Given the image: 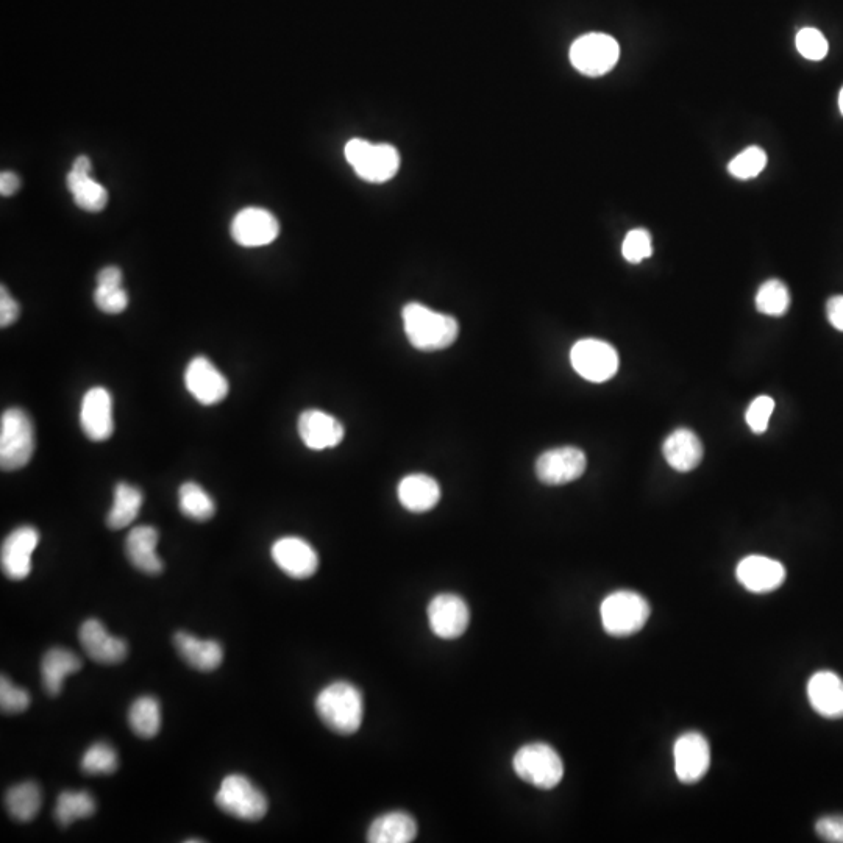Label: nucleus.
Returning a JSON list of instances; mask_svg holds the SVG:
<instances>
[{
	"label": "nucleus",
	"mask_w": 843,
	"mask_h": 843,
	"mask_svg": "<svg viewBox=\"0 0 843 843\" xmlns=\"http://www.w3.org/2000/svg\"><path fill=\"white\" fill-rule=\"evenodd\" d=\"M587 459L577 447L547 450L536 461V477L547 486H562L583 477Z\"/></svg>",
	"instance_id": "obj_10"
},
{
	"label": "nucleus",
	"mask_w": 843,
	"mask_h": 843,
	"mask_svg": "<svg viewBox=\"0 0 843 843\" xmlns=\"http://www.w3.org/2000/svg\"><path fill=\"white\" fill-rule=\"evenodd\" d=\"M158 531L149 525H141L130 531L125 541L127 558L139 572L160 575L163 561L157 553Z\"/></svg>",
	"instance_id": "obj_23"
},
{
	"label": "nucleus",
	"mask_w": 843,
	"mask_h": 843,
	"mask_svg": "<svg viewBox=\"0 0 843 843\" xmlns=\"http://www.w3.org/2000/svg\"><path fill=\"white\" fill-rule=\"evenodd\" d=\"M19 188H21V180L15 172H2V175H0V194L2 196H13Z\"/></svg>",
	"instance_id": "obj_45"
},
{
	"label": "nucleus",
	"mask_w": 843,
	"mask_h": 843,
	"mask_svg": "<svg viewBox=\"0 0 843 843\" xmlns=\"http://www.w3.org/2000/svg\"><path fill=\"white\" fill-rule=\"evenodd\" d=\"M651 253H653L651 235L644 228H634L623 239L622 255L628 263H641L650 258Z\"/></svg>",
	"instance_id": "obj_37"
},
{
	"label": "nucleus",
	"mask_w": 843,
	"mask_h": 843,
	"mask_svg": "<svg viewBox=\"0 0 843 843\" xmlns=\"http://www.w3.org/2000/svg\"><path fill=\"white\" fill-rule=\"evenodd\" d=\"M299 436L310 450L335 449L344 439V427L336 417L321 410H306L300 414Z\"/></svg>",
	"instance_id": "obj_20"
},
{
	"label": "nucleus",
	"mask_w": 843,
	"mask_h": 843,
	"mask_svg": "<svg viewBox=\"0 0 843 843\" xmlns=\"http://www.w3.org/2000/svg\"><path fill=\"white\" fill-rule=\"evenodd\" d=\"M513 769L525 783L545 790L558 786L564 776V764L558 751L542 742L519 748L514 755Z\"/></svg>",
	"instance_id": "obj_6"
},
{
	"label": "nucleus",
	"mask_w": 843,
	"mask_h": 843,
	"mask_svg": "<svg viewBox=\"0 0 843 843\" xmlns=\"http://www.w3.org/2000/svg\"><path fill=\"white\" fill-rule=\"evenodd\" d=\"M619 57V43L605 33H587L570 47L573 68L587 77L608 74L617 65Z\"/></svg>",
	"instance_id": "obj_8"
},
{
	"label": "nucleus",
	"mask_w": 843,
	"mask_h": 843,
	"mask_svg": "<svg viewBox=\"0 0 843 843\" xmlns=\"http://www.w3.org/2000/svg\"><path fill=\"white\" fill-rule=\"evenodd\" d=\"M570 363L584 380L605 383L619 370V355L608 342L581 339L570 350Z\"/></svg>",
	"instance_id": "obj_9"
},
{
	"label": "nucleus",
	"mask_w": 843,
	"mask_h": 843,
	"mask_svg": "<svg viewBox=\"0 0 843 843\" xmlns=\"http://www.w3.org/2000/svg\"><path fill=\"white\" fill-rule=\"evenodd\" d=\"M773 410H775V400L769 395H759L751 402L747 414H745V419H747L748 427L751 428L753 433L762 434L769 428Z\"/></svg>",
	"instance_id": "obj_41"
},
{
	"label": "nucleus",
	"mask_w": 843,
	"mask_h": 843,
	"mask_svg": "<svg viewBox=\"0 0 843 843\" xmlns=\"http://www.w3.org/2000/svg\"><path fill=\"white\" fill-rule=\"evenodd\" d=\"M839 110H840V113H842V116H843V88L840 89V94H839Z\"/></svg>",
	"instance_id": "obj_47"
},
{
	"label": "nucleus",
	"mask_w": 843,
	"mask_h": 843,
	"mask_svg": "<svg viewBox=\"0 0 843 843\" xmlns=\"http://www.w3.org/2000/svg\"><path fill=\"white\" fill-rule=\"evenodd\" d=\"M79 637L86 655L99 664H119L129 653L127 642L108 633L104 623L96 619H89L83 623Z\"/></svg>",
	"instance_id": "obj_19"
},
{
	"label": "nucleus",
	"mask_w": 843,
	"mask_h": 843,
	"mask_svg": "<svg viewBox=\"0 0 843 843\" xmlns=\"http://www.w3.org/2000/svg\"><path fill=\"white\" fill-rule=\"evenodd\" d=\"M402 319L406 338L420 352L447 349L458 338L459 325L455 317L430 310L422 303H408L403 308Z\"/></svg>",
	"instance_id": "obj_1"
},
{
	"label": "nucleus",
	"mask_w": 843,
	"mask_h": 843,
	"mask_svg": "<svg viewBox=\"0 0 843 843\" xmlns=\"http://www.w3.org/2000/svg\"><path fill=\"white\" fill-rule=\"evenodd\" d=\"M217 808L246 822H258L266 815V795L244 775H228L216 794Z\"/></svg>",
	"instance_id": "obj_7"
},
{
	"label": "nucleus",
	"mask_w": 843,
	"mask_h": 843,
	"mask_svg": "<svg viewBox=\"0 0 843 843\" xmlns=\"http://www.w3.org/2000/svg\"><path fill=\"white\" fill-rule=\"evenodd\" d=\"M815 831L825 842L843 843V815H826L817 822Z\"/></svg>",
	"instance_id": "obj_42"
},
{
	"label": "nucleus",
	"mask_w": 843,
	"mask_h": 843,
	"mask_svg": "<svg viewBox=\"0 0 843 843\" xmlns=\"http://www.w3.org/2000/svg\"><path fill=\"white\" fill-rule=\"evenodd\" d=\"M30 706L29 692L15 686L7 676L0 678V709L4 714H21Z\"/></svg>",
	"instance_id": "obj_39"
},
{
	"label": "nucleus",
	"mask_w": 843,
	"mask_h": 843,
	"mask_svg": "<svg viewBox=\"0 0 843 843\" xmlns=\"http://www.w3.org/2000/svg\"><path fill=\"white\" fill-rule=\"evenodd\" d=\"M399 502L410 513H428L441 500L438 481L425 474L406 475L397 488Z\"/></svg>",
	"instance_id": "obj_24"
},
{
	"label": "nucleus",
	"mask_w": 843,
	"mask_h": 843,
	"mask_svg": "<svg viewBox=\"0 0 843 843\" xmlns=\"http://www.w3.org/2000/svg\"><path fill=\"white\" fill-rule=\"evenodd\" d=\"M789 306V289L783 281H765L756 294V308H758L759 313L765 314V316H783L789 310Z\"/></svg>",
	"instance_id": "obj_34"
},
{
	"label": "nucleus",
	"mask_w": 843,
	"mask_h": 843,
	"mask_svg": "<svg viewBox=\"0 0 843 843\" xmlns=\"http://www.w3.org/2000/svg\"><path fill=\"white\" fill-rule=\"evenodd\" d=\"M185 386L189 394L203 406L221 403L227 397L228 380L207 356H196L185 370Z\"/></svg>",
	"instance_id": "obj_12"
},
{
	"label": "nucleus",
	"mask_w": 843,
	"mask_h": 843,
	"mask_svg": "<svg viewBox=\"0 0 843 843\" xmlns=\"http://www.w3.org/2000/svg\"><path fill=\"white\" fill-rule=\"evenodd\" d=\"M19 313H21L19 303L11 297L8 289L2 286L0 288V327L7 328L15 324L18 321Z\"/></svg>",
	"instance_id": "obj_43"
},
{
	"label": "nucleus",
	"mask_w": 843,
	"mask_h": 843,
	"mask_svg": "<svg viewBox=\"0 0 843 843\" xmlns=\"http://www.w3.org/2000/svg\"><path fill=\"white\" fill-rule=\"evenodd\" d=\"M809 703L825 719L843 717V680L834 672H817L808 683Z\"/></svg>",
	"instance_id": "obj_22"
},
{
	"label": "nucleus",
	"mask_w": 843,
	"mask_h": 843,
	"mask_svg": "<svg viewBox=\"0 0 843 843\" xmlns=\"http://www.w3.org/2000/svg\"><path fill=\"white\" fill-rule=\"evenodd\" d=\"M600 616L606 633L614 637L633 636L650 619V605L637 592H612L603 600Z\"/></svg>",
	"instance_id": "obj_5"
},
{
	"label": "nucleus",
	"mask_w": 843,
	"mask_h": 843,
	"mask_svg": "<svg viewBox=\"0 0 843 843\" xmlns=\"http://www.w3.org/2000/svg\"><path fill=\"white\" fill-rule=\"evenodd\" d=\"M97 285H122V272L119 267L108 266L97 275Z\"/></svg>",
	"instance_id": "obj_46"
},
{
	"label": "nucleus",
	"mask_w": 843,
	"mask_h": 843,
	"mask_svg": "<svg viewBox=\"0 0 843 843\" xmlns=\"http://www.w3.org/2000/svg\"><path fill=\"white\" fill-rule=\"evenodd\" d=\"M80 427L91 441L104 442L114 431L113 399L105 388L89 389L80 406Z\"/></svg>",
	"instance_id": "obj_16"
},
{
	"label": "nucleus",
	"mask_w": 843,
	"mask_h": 843,
	"mask_svg": "<svg viewBox=\"0 0 843 843\" xmlns=\"http://www.w3.org/2000/svg\"><path fill=\"white\" fill-rule=\"evenodd\" d=\"M96 812V801L93 795L82 792H61L55 808V819L61 826H69L80 819H88Z\"/></svg>",
	"instance_id": "obj_33"
},
{
	"label": "nucleus",
	"mask_w": 843,
	"mask_h": 843,
	"mask_svg": "<svg viewBox=\"0 0 843 843\" xmlns=\"http://www.w3.org/2000/svg\"><path fill=\"white\" fill-rule=\"evenodd\" d=\"M416 820L406 812H388L375 819L367 831L370 843H410L416 839Z\"/></svg>",
	"instance_id": "obj_28"
},
{
	"label": "nucleus",
	"mask_w": 843,
	"mask_h": 843,
	"mask_svg": "<svg viewBox=\"0 0 843 843\" xmlns=\"http://www.w3.org/2000/svg\"><path fill=\"white\" fill-rule=\"evenodd\" d=\"M93 164L85 155H80L72 164L71 172L66 177V185L71 191L77 207L88 213H99L108 203V193L104 186L91 178Z\"/></svg>",
	"instance_id": "obj_21"
},
{
	"label": "nucleus",
	"mask_w": 843,
	"mask_h": 843,
	"mask_svg": "<svg viewBox=\"0 0 843 843\" xmlns=\"http://www.w3.org/2000/svg\"><path fill=\"white\" fill-rule=\"evenodd\" d=\"M662 452L670 467L678 472H691L703 459V444L694 431L680 428L666 439Z\"/></svg>",
	"instance_id": "obj_25"
},
{
	"label": "nucleus",
	"mask_w": 843,
	"mask_h": 843,
	"mask_svg": "<svg viewBox=\"0 0 843 843\" xmlns=\"http://www.w3.org/2000/svg\"><path fill=\"white\" fill-rule=\"evenodd\" d=\"M797 49L806 60L820 61L828 55V41L820 30L803 29L797 35Z\"/></svg>",
	"instance_id": "obj_40"
},
{
	"label": "nucleus",
	"mask_w": 843,
	"mask_h": 843,
	"mask_svg": "<svg viewBox=\"0 0 843 843\" xmlns=\"http://www.w3.org/2000/svg\"><path fill=\"white\" fill-rule=\"evenodd\" d=\"M94 302L102 313L119 314L129 305V296L122 285H97Z\"/></svg>",
	"instance_id": "obj_38"
},
{
	"label": "nucleus",
	"mask_w": 843,
	"mask_h": 843,
	"mask_svg": "<svg viewBox=\"0 0 843 843\" xmlns=\"http://www.w3.org/2000/svg\"><path fill=\"white\" fill-rule=\"evenodd\" d=\"M129 723L133 733L141 739H152L160 733L161 706L155 697L136 698L130 706Z\"/></svg>",
	"instance_id": "obj_31"
},
{
	"label": "nucleus",
	"mask_w": 843,
	"mask_h": 843,
	"mask_svg": "<svg viewBox=\"0 0 843 843\" xmlns=\"http://www.w3.org/2000/svg\"><path fill=\"white\" fill-rule=\"evenodd\" d=\"M272 559L288 577L305 580L319 569V556L311 544L296 536L278 539L272 545Z\"/></svg>",
	"instance_id": "obj_17"
},
{
	"label": "nucleus",
	"mask_w": 843,
	"mask_h": 843,
	"mask_svg": "<svg viewBox=\"0 0 843 843\" xmlns=\"http://www.w3.org/2000/svg\"><path fill=\"white\" fill-rule=\"evenodd\" d=\"M35 452V428L21 408L4 411L0 419V467L5 472L27 466Z\"/></svg>",
	"instance_id": "obj_3"
},
{
	"label": "nucleus",
	"mask_w": 843,
	"mask_h": 843,
	"mask_svg": "<svg viewBox=\"0 0 843 843\" xmlns=\"http://www.w3.org/2000/svg\"><path fill=\"white\" fill-rule=\"evenodd\" d=\"M344 155L355 174L366 182L385 183L399 172V150L391 144H372L366 139H350Z\"/></svg>",
	"instance_id": "obj_4"
},
{
	"label": "nucleus",
	"mask_w": 843,
	"mask_h": 843,
	"mask_svg": "<svg viewBox=\"0 0 843 843\" xmlns=\"http://www.w3.org/2000/svg\"><path fill=\"white\" fill-rule=\"evenodd\" d=\"M316 711L331 731L350 736L360 730L363 723V694L347 681H336L317 695Z\"/></svg>",
	"instance_id": "obj_2"
},
{
	"label": "nucleus",
	"mask_w": 843,
	"mask_h": 843,
	"mask_svg": "<svg viewBox=\"0 0 843 843\" xmlns=\"http://www.w3.org/2000/svg\"><path fill=\"white\" fill-rule=\"evenodd\" d=\"M40 544V533L30 525L11 531L2 544V570L10 580L21 581L32 572V555Z\"/></svg>",
	"instance_id": "obj_14"
},
{
	"label": "nucleus",
	"mask_w": 843,
	"mask_h": 843,
	"mask_svg": "<svg viewBox=\"0 0 843 843\" xmlns=\"http://www.w3.org/2000/svg\"><path fill=\"white\" fill-rule=\"evenodd\" d=\"M676 778L683 784H695L703 779L711 765V748L700 733H686L678 737L673 747Z\"/></svg>",
	"instance_id": "obj_11"
},
{
	"label": "nucleus",
	"mask_w": 843,
	"mask_h": 843,
	"mask_svg": "<svg viewBox=\"0 0 843 843\" xmlns=\"http://www.w3.org/2000/svg\"><path fill=\"white\" fill-rule=\"evenodd\" d=\"M5 803H7L8 812L16 822H32L43 804L40 786L32 781L16 784L8 790Z\"/></svg>",
	"instance_id": "obj_30"
},
{
	"label": "nucleus",
	"mask_w": 843,
	"mask_h": 843,
	"mask_svg": "<svg viewBox=\"0 0 843 843\" xmlns=\"http://www.w3.org/2000/svg\"><path fill=\"white\" fill-rule=\"evenodd\" d=\"M83 667L82 659L68 648H50L41 662L44 689L50 697H57L63 689L66 676L79 672Z\"/></svg>",
	"instance_id": "obj_27"
},
{
	"label": "nucleus",
	"mask_w": 843,
	"mask_h": 843,
	"mask_svg": "<svg viewBox=\"0 0 843 843\" xmlns=\"http://www.w3.org/2000/svg\"><path fill=\"white\" fill-rule=\"evenodd\" d=\"M174 642L178 655L199 672H213L222 664L224 651L219 642L202 641L185 631L175 634Z\"/></svg>",
	"instance_id": "obj_26"
},
{
	"label": "nucleus",
	"mask_w": 843,
	"mask_h": 843,
	"mask_svg": "<svg viewBox=\"0 0 843 843\" xmlns=\"http://www.w3.org/2000/svg\"><path fill=\"white\" fill-rule=\"evenodd\" d=\"M428 622L431 631L441 639H458L469 628V606L458 595H436L428 605Z\"/></svg>",
	"instance_id": "obj_15"
},
{
	"label": "nucleus",
	"mask_w": 843,
	"mask_h": 843,
	"mask_svg": "<svg viewBox=\"0 0 843 843\" xmlns=\"http://www.w3.org/2000/svg\"><path fill=\"white\" fill-rule=\"evenodd\" d=\"M232 238L242 247H263L271 244L280 233V224L271 211L264 208H244L233 219Z\"/></svg>",
	"instance_id": "obj_13"
},
{
	"label": "nucleus",
	"mask_w": 843,
	"mask_h": 843,
	"mask_svg": "<svg viewBox=\"0 0 843 843\" xmlns=\"http://www.w3.org/2000/svg\"><path fill=\"white\" fill-rule=\"evenodd\" d=\"M118 767V753L105 742L91 745L80 762V769L86 775H111L118 770Z\"/></svg>",
	"instance_id": "obj_35"
},
{
	"label": "nucleus",
	"mask_w": 843,
	"mask_h": 843,
	"mask_svg": "<svg viewBox=\"0 0 843 843\" xmlns=\"http://www.w3.org/2000/svg\"><path fill=\"white\" fill-rule=\"evenodd\" d=\"M144 495L136 486L119 483L114 489L113 506L107 516V525L111 530L129 527L138 517L143 506Z\"/></svg>",
	"instance_id": "obj_29"
},
{
	"label": "nucleus",
	"mask_w": 843,
	"mask_h": 843,
	"mask_svg": "<svg viewBox=\"0 0 843 843\" xmlns=\"http://www.w3.org/2000/svg\"><path fill=\"white\" fill-rule=\"evenodd\" d=\"M829 324L836 330L843 331V296H834L826 303Z\"/></svg>",
	"instance_id": "obj_44"
},
{
	"label": "nucleus",
	"mask_w": 843,
	"mask_h": 843,
	"mask_svg": "<svg viewBox=\"0 0 843 843\" xmlns=\"http://www.w3.org/2000/svg\"><path fill=\"white\" fill-rule=\"evenodd\" d=\"M178 506L183 516L196 522H207L216 513V503L211 495L194 481H188L180 486Z\"/></svg>",
	"instance_id": "obj_32"
},
{
	"label": "nucleus",
	"mask_w": 843,
	"mask_h": 843,
	"mask_svg": "<svg viewBox=\"0 0 843 843\" xmlns=\"http://www.w3.org/2000/svg\"><path fill=\"white\" fill-rule=\"evenodd\" d=\"M739 583L753 594H769L786 580V569L781 562L767 556L751 555L737 564Z\"/></svg>",
	"instance_id": "obj_18"
},
{
	"label": "nucleus",
	"mask_w": 843,
	"mask_h": 843,
	"mask_svg": "<svg viewBox=\"0 0 843 843\" xmlns=\"http://www.w3.org/2000/svg\"><path fill=\"white\" fill-rule=\"evenodd\" d=\"M767 166V153L758 146H751L740 152L728 164V171L739 180H750L758 177Z\"/></svg>",
	"instance_id": "obj_36"
}]
</instances>
